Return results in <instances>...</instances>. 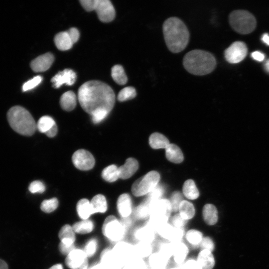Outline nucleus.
I'll return each instance as SVG.
<instances>
[{"instance_id": "f257e3e1", "label": "nucleus", "mask_w": 269, "mask_h": 269, "mask_svg": "<svg viewBox=\"0 0 269 269\" xmlns=\"http://www.w3.org/2000/svg\"><path fill=\"white\" fill-rule=\"evenodd\" d=\"M78 98L83 109L90 115L99 109L110 112L115 102L113 89L105 83L96 80L88 81L81 86Z\"/></svg>"}, {"instance_id": "f03ea898", "label": "nucleus", "mask_w": 269, "mask_h": 269, "mask_svg": "<svg viewBox=\"0 0 269 269\" xmlns=\"http://www.w3.org/2000/svg\"><path fill=\"white\" fill-rule=\"evenodd\" d=\"M162 30L166 45L171 52L179 53L185 48L189 33L181 19L176 17L167 18L163 24Z\"/></svg>"}, {"instance_id": "7ed1b4c3", "label": "nucleus", "mask_w": 269, "mask_h": 269, "mask_svg": "<svg viewBox=\"0 0 269 269\" xmlns=\"http://www.w3.org/2000/svg\"><path fill=\"white\" fill-rule=\"evenodd\" d=\"M185 69L190 73L203 76L211 73L216 66L213 54L207 51L195 49L187 53L183 59Z\"/></svg>"}, {"instance_id": "20e7f679", "label": "nucleus", "mask_w": 269, "mask_h": 269, "mask_svg": "<svg viewBox=\"0 0 269 269\" xmlns=\"http://www.w3.org/2000/svg\"><path fill=\"white\" fill-rule=\"evenodd\" d=\"M7 117L9 125L17 133L26 136L34 133L36 124L25 108L19 106L12 107L8 110Z\"/></svg>"}, {"instance_id": "39448f33", "label": "nucleus", "mask_w": 269, "mask_h": 269, "mask_svg": "<svg viewBox=\"0 0 269 269\" xmlns=\"http://www.w3.org/2000/svg\"><path fill=\"white\" fill-rule=\"evenodd\" d=\"M172 211L169 200L161 198L151 204L150 216L144 224L156 232L161 226L169 222Z\"/></svg>"}, {"instance_id": "423d86ee", "label": "nucleus", "mask_w": 269, "mask_h": 269, "mask_svg": "<svg viewBox=\"0 0 269 269\" xmlns=\"http://www.w3.org/2000/svg\"><path fill=\"white\" fill-rule=\"evenodd\" d=\"M229 22L235 31L242 34L253 32L257 25L255 16L245 10H236L232 11L229 15Z\"/></svg>"}, {"instance_id": "0eeeda50", "label": "nucleus", "mask_w": 269, "mask_h": 269, "mask_svg": "<svg viewBox=\"0 0 269 269\" xmlns=\"http://www.w3.org/2000/svg\"><path fill=\"white\" fill-rule=\"evenodd\" d=\"M160 179L159 174L151 171L137 179L133 184L132 192L136 197L148 194L157 185Z\"/></svg>"}, {"instance_id": "6e6552de", "label": "nucleus", "mask_w": 269, "mask_h": 269, "mask_svg": "<svg viewBox=\"0 0 269 269\" xmlns=\"http://www.w3.org/2000/svg\"><path fill=\"white\" fill-rule=\"evenodd\" d=\"M102 230L105 237L115 243L121 241L127 231L121 221L113 215L109 216L105 219Z\"/></svg>"}, {"instance_id": "1a4fd4ad", "label": "nucleus", "mask_w": 269, "mask_h": 269, "mask_svg": "<svg viewBox=\"0 0 269 269\" xmlns=\"http://www.w3.org/2000/svg\"><path fill=\"white\" fill-rule=\"evenodd\" d=\"M248 48L246 44L242 41L233 42L225 51L224 56L227 61L236 64L240 62L246 57Z\"/></svg>"}, {"instance_id": "9d476101", "label": "nucleus", "mask_w": 269, "mask_h": 269, "mask_svg": "<svg viewBox=\"0 0 269 269\" xmlns=\"http://www.w3.org/2000/svg\"><path fill=\"white\" fill-rule=\"evenodd\" d=\"M65 264L70 269H88V257L84 250L75 249L66 257Z\"/></svg>"}, {"instance_id": "9b49d317", "label": "nucleus", "mask_w": 269, "mask_h": 269, "mask_svg": "<svg viewBox=\"0 0 269 269\" xmlns=\"http://www.w3.org/2000/svg\"><path fill=\"white\" fill-rule=\"evenodd\" d=\"M72 159L74 166L81 170L91 169L95 163L93 155L88 150L83 149L76 151Z\"/></svg>"}, {"instance_id": "f8f14e48", "label": "nucleus", "mask_w": 269, "mask_h": 269, "mask_svg": "<svg viewBox=\"0 0 269 269\" xmlns=\"http://www.w3.org/2000/svg\"><path fill=\"white\" fill-rule=\"evenodd\" d=\"M112 250L124 266L134 258V245L129 242L121 241L116 243Z\"/></svg>"}, {"instance_id": "ddd939ff", "label": "nucleus", "mask_w": 269, "mask_h": 269, "mask_svg": "<svg viewBox=\"0 0 269 269\" xmlns=\"http://www.w3.org/2000/svg\"><path fill=\"white\" fill-rule=\"evenodd\" d=\"M95 10L99 19L104 22H110L115 17V8L109 0H97Z\"/></svg>"}, {"instance_id": "4468645a", "label": "nucleus", "mask_w": 269, "mask_h": 269, "mask_svg": "<svg viewBox=\"0 0 269 269\" xmlns=\"http://www.w3.org/2000/svg\"><path fill=\"white\" fill-rule=\"evenodd\" d=\"M77 78L76 73L71 69H65L59 71L53 76L51 82L55 88H59L63 84L71 86L74 84Z\"/></svg>"}, {"instance_id": "2eb2a0df", "label": "nucleus", "mask_w": 269, "mask_h": 269, "mask_svg": "<svg viewBox=\"0 0 269 269\" xmlns=\"http://www.w3.org/2000/svg\"><path fill=\"white\" fill-rule=\"evenodd\" d=\"M100 264L105 269H122L124 267L112 249L107 248L101 253Z\"/></svg>"}, {"instance_id": "dca6fc26", "label": "nucleus", "mask_w": 269, "mask_h": 269, "mask_svg": "<svg viewBox=\"0 0 269 269\" xmlns=\"http://www.w3.org/2000/svg\"><path fill=\"white\" fill-rule=\"evenodd\" d=\"M156 232L146 224L137 227L133 232V237L137 242L152 244L156 238Z\"/></svg>"}, {"instance_id": "f3484780", "label": "nucleus", "mask_w": 269, "mask_h": 269, "mask_svg": "<svg viewBox=\"0 0 269 269\" xmlns=\"http://www.w3.org/2000/svg\"><path fill=\"white\" fill-rule=\"evenodd\" d=\"M54 56L51 53H46L36 57L30 62V67L35 72L47 70L54 61Z\"/></svg>"}, {"instance_id": "a211bd4d", "label": "nucleus", "mask_w": 269, "mask_h": 269, "mask_svg": "<svg viewBox=\"0 0 269 269\" xmlns=\"http://www.w3.org/2000/svg\"><path fill=\"white\" fill-rule=\"evenodd\" d=\"M117 207L118 213L122 218L130 217L132 215L133 208L130 195L127 193L121 194L118 199Z\"/></svg>"}, {"instance_id": "6ab92c4d", "label": "nucleus", "mask_w": 269, "mask_h": 269, "mask_svg": "<svg viewBox=\"0 0 269 269\" xmlns=\"http://www.w3.org/2000/svg\"><path fill=\"white\" fill-rule=\"evenodd\" d=\"M172 258L177 266H181L186 260L189 252L188 246L183 242L173 244Z\"/></svg>"}, {"instance_id": "aec40b11", "label": "nucleus", "mask_w": 269, "mask_h": 269, "mask_svg": "<svg viewBox=\"0 0 269 269\" xmlns=\"http://www.w3.org/2000/svg\"><path fill=\"white\" fill-rule=\"evenodd\" d=\"M138 163L134 158H128L125 164L118 167L119 178L126 179L131 177L137 170Z\"/></svg>"}, {"instance_id": "412c9836", "label": "nucleus", "mask_w": 269, "mask_h": 269, "mask_svg": "<svg viewBox=\"0 0 269 269\" xmlns=\"http://www.w3.org/2000/svg\"><path fill=\"white\" fill-rule=\"evenodd\" d=\"M147 259L149 269H167L169 260L158 252H153Z\"/></svg>"}, {"instance_id": "4be33fe9", "label": "nucleus", "mask_w": 269, "mask_h": 269, "mask_svg": "<svg viewBox=\"0 0 269 269\" xmlns=\"http://www.w3.org/2000/svg\"><path fill=\"white\" fill-rule=\"evenodd\" d=\"M202 217L204 222L209 226L216 224L218 220V210L213 204H206L202 209Z\"/></svg>"}, {"instance_id": "5701e85b", "label": "nucleus", "mask_w": 269, "mask_h": 269, "mask_svg": "<svg viewBox=\"0 0 269 269\" xmlns=\"http://www.w3.org/2000/svg\"><path fill=\"white\" fill-rule=\"evenodd\" d=\"M196 260L202 269H213L215 264L212 252L207 250H200Z\"/></svg>"}, {"instance_id": "b1692460", "label": "nucleus", "mask_w": 269, "mask_h": 269, "mask_svg": "<svg viewBox=\"0 0 269 269\" xmlns=\"http://www.w3.org/2000/svg\"><path fill=\"white\" fill-rule=\"evenodd\" d=\"M58 237L60 242L63 244L72 246L76 240L75 234L72 227L68 224L63 226L60 229Z\"/></svg>"}, {"instance_id": "393cba45", "label": "nucleus", "mask_w": 269, "mask_h": 269, "mask_svg": "<svg viewBox=\"0 0 269 269\" xmlns=\"http://www.w3.org/2000/svg\"><path fill=\"white\" fill-rule=\"evenodd\" d=\"M152 244L145 242H137L134 245V257L144 259L148 258L153 253Z\"/></svg>"}, {"instance_id": "a878e982", "label": "nucleus", "mask_w": 269, "mask_h": 269, "mask_svg": "<svg viewBox=\"0 0 269 269\" xmlns=\"http://www.w3.org/2000/svg\"><path fill=\"white\" fill-rule=\"evenodd\" d=\"M54 41L57 48L62 51L70 49L73 44L67 31L60 32L57 34Z\"/></svg>"}, {"instance_id": "bb28decb", "label": "nucleus", "mask_w": 269, "mask_h": 269, "mask_svg": "<svg viewBox=\"0 0 269 269\" xmlns=\"http://www.w3.org/2000/svg\"><path fill=\"white\" fill-rule=\"evenodd\" d=\"M76 210L79 217L82 220H87L94 214L93 209L87 199H80L77 203Z\"/></svg>"}, {"instance_id": "cd10ccee", "label": "nucleus", "mask_w": 269, "mask_h": 269, "mask_svg": "<svg viewBox=\"0 0 269 269\" xmlns=\"http://www.w3.org/2000/svg\"><path fill=\"white\" fill-rule=\"evenodd\" d=\"M77 98L75 94L71 91L64 93L61 97L60 104L62 109L66 111L73 110L76 107Z\"/></svg>"}, {"instance_id": "c85d7f7f", "label": "nucleus", "mask_w": 269, "mask_h": 269, "mask_svg": "<svg viewBox=\"0 0 269 269\" xmlns=\"http://www.w3.org/2000/svg\"><path fill=\"white\" fill-rule=\"evenodd\" d=\"M150 205L144 200L133 209L132 215L134 219L146 221L150 216Z\"/></svg>"}, {"instance_id": "c756f323", "label": "nucleus", "mask_w": 269, "mask_h": 269, "mask_svg": "<svg viewBox=\"0 0 269 269\" xmlns=\"http://www.w3.org/2000/svg\"><path fill=\"white\" fill-rule=\"evenodd\" d=\"M165 154L168 160L175 163H179L183 160V155L181 150L174 144H169L166 147Z\"/></svg>"}, {"instance_id": "7c9ffc66", "label": "nucleus", "mask_w": 269, "mask_h": 269, "mask_svg": "<svg viewBox=\"0 0 269 269\" xmlns=\"http://www.w3.org/2000/svg\"><path fill=\"white\" fill-rule=\"evenodd\" d=\"M178 211L180 216L187 221L192 219L195 214V209L193 204L185 200L180 203Z\"/></svg>"}, {"instance_id": "2f4dec72", "label": "nucleus", "mask_w": 269, "mask_h": 269, "mask_svg": "<svg viewBox=\"0 0 269 269\" xmlns=\"http://www.w3.org/2000/svg\"><path fill=\"white\" fill-rule=\"evenodd\" d=\"M150 146L154 149L166 148L170 144L168 139L163 134L154 133L149 138Z\"/></svg>"}, {"instance_id": "473e14b6", "label": "nucleus", "mask_w": 269, "mask_h": 269, "mask_svg": "<svg viewBox=\"0 0 269 269\" xmlns=\"http://www.w3.org/2000/svg\"><path fill=\"white\" fill-rule=\"evenodd\" d=\"M94 214L104 213L107 210V202L105 197L102 194H98L93 197L90 201Z\"/></svg>"}, {"instance_id": "72a5a7b5", "label": "nucleus", "mask_w": 269, "mask_h": 269, "mask_svg": "<svg viewBox=\"0 0 269 269\" xmlns=\"http://www.w3.org/2000/svg\"><path fill=\"white\" fill-rule=\"evenodd\" d=\"M184 237L187 243L191 246L198 247L200 246L204 237L201 231L192 229L185 233Z\"/></svg>"}, {"instance_id": "f704fd0d", "label": "nucleus", "mask_w": 269, "mask_h": 269, "mask_svg": "<svg viewBox=\"0 0 269 269\" xmlns=\"http://www.w3.org/2000/svg\"><path fill=\"white\" fill-rule=\"evenodd\" d=\"M182 190L184 195L190 200H195L199 196L198 190L191 179L187 180L184 182Z\"/></svg>"}, {"instance_id": "c9c22d12", "label": "nucleus", "mask_w": 269, "mask_h": 269, "mask_svg": "<svg viewBox=\"0 0 269 269\" xmlns=\"http://www.w3.org/2000/svg\"><path fill=\"white\" fill-rule=\"evenodd\" d=\"M72 227L75 233L86 234L93 231L94 225L92 220L87 219L76 222Z\"/></svg>"}, {"instance_id": "e433bc0d", "label": "nucleus", "mask_w": 269, "mask_h": 269, "mask_svg": "<svg viewBox=\"0 0 269 269\" xmlns=\"http://www.w3.org/2000/svg\"><path fill=\"white\" fill-rule=\"evenodd\" d=\"M111 75L113 80L119 85H125L128 81L125 70L120 65H116L112 67Z\"/></svg>"}, {"instance_id": "4c0bfd02", "label": "nucleus", "mask_w": 269, "mask_h": 269, "mask_svg": "<svg viewBox=\"0 0 269 269\" xmlns=\"http://www.w3.org/2000/svg\"><path fill=\"white\" fill-rule=\"evenodd\" d=\"M102 176L107 182H115L119 178L118 167L114 164L105 167L102 172Z\"/></svg>"}, {"instance_id": "58836bf2", "label": "nucleus", "mask_w": 269, "mask_h": 269, "mask_svg": "<svg viewBox=\"0 0 269 269\" xmlns=\"http://www.w3.org/2000/svg\"><path fill=\"white\" fill-rule=\"evenodd\" d=\"M157 251L170 260L173 254V244L167 241L159 242L157 245Z\"/></svg>"}, {"instance_id": "ea45409f", "label": "nucleus", "mask_w": 269, "mask_h": 269, "mask_svg": "<svg viewBox=\"0 0 269 269\" xmlns=\"http://www.w3.org/2000/svg\"><path fill=\"white\" fill-rule=\"evenodd\" d=\"M55 124L54 120L51 117L44 116L38 120L36 128L40 132L45 134Z\"/></svg>"}, {"instance_id": "a19ab883", "label": "nucleus", "mask_w": 269, "mask_h": 269, "mask_svg": "<svg viewBox=\"0 0 269 269\" xmlns=\"http://www.w3.org/2000/svg\"><path fill=\"white\" fill-rule=\"evenodd\" d=\"M164 192V189L161 185H157L151 192H150L146 197L144 201L146 202L150 207L154 202L161 199Z\"/></svg>"}, {"instance_id": "79ce46f5", "label": "nucleus", "mask_w": 269, "mask_h": 269, "mask_svg": "<svg viewBox=\"0 0 269 269\" xmlns=\"http://www.w3.org/2000/svg\"><path fill=\"white\" fill-rule=\"evenodd\" d=\"M58 206V201L56 198L44 200L40 205L41 210L46 213L55 211Z\"/></svg>"}, {"instance_id": "37998d69", "label": "nucleus", "mask_w": 269, "mask_h": 269, "mask_svg": "<svg viewBox=\"0 0 269 269\" xmlns=\"http://www.w3.org/2000/svg\"><path fill=\"white\" fill-rule=\"evenodd\" d=\"M136 95V90L134 87H127L120 91L118 99L120 102H124L134 98Z\"/></svg>"}, {"instance_id": "c03bdc74", "label": "nucleus", "mask_w": 269, "mask_h": 269, "mask_svg": "<svg viewBox=\"0 0 269 269\" xmlns=\"http://www.w3.org/2000/svg\"><path fill=\"white\" fill-rule=\"evenodd\" d=\"M97 247L98 242L96 239L92 238L87 242L84 251L88 258L91 257L95 255L97 250Z\"/></svg>"}, {"instance_id": "a18cd8bd", "label": "nucleus", "mask_w": 269, "mask_h": 269, "mask_svg": "<svg viewBox=\"0 0 269 269\" xmlns=\"http://www.w3.org/2000/svg\"><path fill=\"white\" fill-rule=\"evenodd\" d=\"M185 232L184 228H176L174 227L172 235L169 242L175 244L182 241L185 237Z\"/></svg>"}, {"instance_id": "49530a36", "label": "nucleus", "mask_w": 269, "mask_h": 269, "mask_svg": "<svg viewBox=\"0 0 269 269\" xmlns=\"http://www.w3.org/2000/svg\"><path fill=\"white\" fill-rule=\"evenodd\" d=\"M183 200L182 194L179 191L174 192L170 197L169 200L171 203L172 211L177 212L178 211L179 206Z\"/></svg>"}, {"instance_id": "de8ad7c7", "label": "nucleus", "mask_w": 269, "mask_h": 269, "mask_svg": "<svg viewBox=\"0 0 269 269\" xmlns=\"http://www.w3.org/2000/svg\"><path fill=\"white\" fill-rule=\"evenodd\" d=\"M109 113L108 111L103 109L96 110L91 115L93 123L95 124L100 123L107 117Z\"/></svg>"}, {"instance_id": "09e8293b", "label": "nucleus", "mask_w": 269, "mask_h": 269, "mask_svg": "<svg viewBox=\"0 0 269 269\" xmlns=\"http://www.w3.org/2000/svg\"><path fill=\"white\" fill-rule=\"evenodd\" d=\"M42 80L40 76H36L25 82L22 86L23 91L31 90L38 85Z\"/></svg>"}, {"instance_id": "8fccbe9b", "label": "nucleus", "mask_w": 269, "mask_h": 269, "mask_svg": "<svg viewBox=\"0 0 269 269\" xmlns=\"http://www.w3.org/2000/svg\"><path fill=\"white\" fill-rule=\"evenodd\" d=\"M28 189L31 193H42L45 190V186L41 181L35 180L30 184Z\"/></svg>"}, {"instance_id": "3c124183", "label": "nucleus", "mask_w": 269, "mask_h": 269, "mask_svg": "<svg viewBox=\"0 0 269 269\" xmlns=\"http://www.w3.org/2000/svg\"><path fill=\"white\" fill-rule=\"evenodd\" d=\"M199 247L201 250H207L212 252L215 249V244L210 237L206 236L203 237Z\"/></svg>"}, {"instance_id": "603ef678", "label": "nucleus", "mask_w": 269, "mask_h": 269, "mask_svg": "<svg viewBox=\"0 0 269 269\" xmlns=\"http://www.w3.org/2000/svg\"><path fill=\"white\" fill-rule=\"evenodd\" d=\"M187 222L178 213L172 217L170 223L174 227L184 228Z\"/></svg>"}, {"instance_id": "864d4df0", "label": "nucleus", "mask_w": 269, "mask_h": 269, "mask_svg": "<svg viewBox=\"0 0 269 269\" xmlns=\"http://www.w3.org/2000/svg\"><path fill=\"white\" fill-rule=\"evenodd\" d=\"M183 269H202L197 261L194 259H189L182 265Z\"/></svg>"}, {"instance_id": "5fc2aeb1", "label": "nucleus", "mask_w": 269, "mask_h": 269, "mask_svg": "<svg viewBox=\"0 0 269 269\" xmlns=\"http://www.w3.org/2000/svg\"><path fill=\"white\" fill-rule=\"evenodd\" d=\"M97 0H81L80 2L83 8L88 11L95 10Z\"/></svg>"}, {"instance_id": "6e6d98bb", "label": "nucleus", "mask_w": 269, "mask_h": 269, "mask_svg": "<svg viewBox=\"0 0 269 269\" xmlns=\"http://www.w3.org/2000/svg\"><path fill=\"white\" fill-rule=\"evenodd\" d=\"M58 249L62 254L67 256L75 248L74 245L69 246L60 242L59 244Z\"/></svg>"}, {"instance_id": "4d7b16f0", "label": "nucleus", "mask_w": 269, "mask_h": 269, "mask_svg": "<svg viewBox=\"0 0 269 269\" xmlns=\"http://www.w3.org/2000/svg\"><path fill=\"white\" fill-rule=\"evenodd\" d=\"M67 32L73 44L76 43L78 40L80 36L78 30L75 27H72Z\"/></svg>"}, {"instance_id": "13d9d810", "label": "nucleus", "mask_w": 269, "mask_h": 269, "mask_svg": "<svg viewBox=\"0 0 269 269\" xmlns=\"http://www.w3.org/2000/svg\"><path fill=\"white\" fill-rule=\"evenodd\" d=\"M252 57L255 60L261 62L265 59V55L264 53L258 51H256L252 53L251 54Z\"/></svg>"}, {"instance_id": "bf43d9fd", "label": "nucleus", "mask_w": 269, "mask_h": 269, "mask_svg": "<svg viewBox=\"0 0 269 269\" xmlns=\"http://www.w3.org/2000/svg\"><path fill=\"white\" fill-rule=\"evenodd\" d=\"M57 133V127L56 124L53 126L45 134L50 137L54 136Z\"/></svg>"}, {"instance_id": "052dcab7", "label": "nucleus", "mask_w": 269, "mask_h": 269, "mask_svg": "<svg viewBox=\"0 0 269 269\" xmlns=\"http://www.w3.org/2000/svg\"><path fill=\"white\" fill-rule=\"evenodd\" d=\"M262 41L267 44L268 45H269V35L268 33H265L263 34L262 37Z\"/></svg>"}, {"instance_id": "680f3d73", "label": "nucleus", "mask_w": 269, "mask_h": 269, "mask_svg": "<svg viewBox=\"0 0 269 269\" xmlns=\"http://www.w3.org/2000/svg\"><path fill=\"white\" fill-rule=\"evenodd\" d=\"M88 269H105L100 263L92 265Z\"/></svg>"}, {"instance_id": "e2e57ef3", "label": "nucleus", "mask_w": 269, "mask_h": 269, "mask_svg": "<svg viewBox=\"0 0 269 269\" xmlns=\"http://www.w3.org/2000/svg\"><path fill=\"white\" fill-rule=\"evenodd\" d=\"M0 269H8L7 264L1 259H0Z\"/></svg>"}, {"instance_id": "0e129e2a", "label": "nucleus", "mask_w": 269, "mask_h": 269, "mask_svg": "<svg viewBox=\"0 0 269 269\" xmlns=\"http://www.w3.org/2000/svg\"><path fill=\"white\" fill-rule=\"evenodd\" d=\"M48 269H63V268L61 264H57L52 266Z\"/></svg>"}, {"instance_id": "69168bd1", "label": "nucleus", "mask_w": 269, "mask_h": 269, "mask_svg": "<svg viewBox=\"0 0 269 269\" xmlns=\"http://www.w3.org/2000/svg\"><path fill=\"white\" fill-rule=\"evenodd\" d=\"M264 67L265 70L269 73V59L267 60L264 64Z\"/></svg>"}, {"instance_id": "338daca9", "label": "nucleus", "mask_w": 269, "mask_h": 269, "mask_svg": "<svg viewBox=\"0 0 269 269\" xmlns=\"http://www.w3.org/2000/svg\"><path fill=\"white\" fill-rule=\"evenodd\" d=\"M168 269H183V268H182V266H176V267H172Z\"/></svg>"}]
</instances>
